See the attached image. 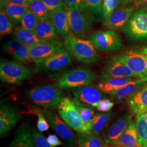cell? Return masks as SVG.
I'll use <instances>...</instances> for the list:
<instances>
[{
    "label": "cell",
    "mask_w": 147,
    "mask_h": 147,
    "mask_svg": "<svg viewBox=\"0 0 147 147\" xmlns=\"http://www.w3.org/2000/svg\"><path fill=\"white\" fill-rule=\"evenodd\" d=\"M62 89L56 85L40 84L36 86L26 93L28 100L33 105L44 109H57L64 98Z\"/></svg>",
    "instance_id": "6da1fadb"
},
{
    "label": "cell",
    "mask_w": 147,
    "mask_h": 147,
    "mask_svg": "<svg viewBox=\"0 0 147 147\" xmlns=\"http://www.w3.org/2000/svg\"><path fill=\"white\" fill-rule=\"evenodd\" d=\"M63 44L65 49L80 62L94 64L101 58L89 40H84L74 34H69L64 38Z\"/></svg>",
    "instance_id": "7a4b0ae2"
},
{
    "label": "cell",
    "mask_w": 147,
    "mask_h": 147,
    "mask_svg": "<svg viewBox=\"0 0 147 147\" xmlns=\"http://www.w3.org/2000/svg\"><path fill=\"white\" fill-rule=\"evenodd\" d=\"M60 117L68 126L78 133H92L82 121L74 101L68 97H64L57 108Z\"/></svg>",
    "instance_id": "3957f363"
},
{
    "label": "cell",
    "mask_w": 147,
    "mask_h": 147,
    "mask_svg": "<svg viewBox=\"0 0 147 147\" xmlns=\"http://www.w3.org/2000/svg\"><path fill=\"white\" fill-rule=\"evenodd\" d=\"M96 79L93 73L84 66L79 67L63 74L56 85L61 89L74 88L90 84Z\"/></svg>",
    "instance_id": "277c9868"
},
{
    "label": "cell",
    "mask_w": 147,
    "mask_h": 147,
    "mask_svg": "<svg viewBox=\"0 0 147 147\" xmlns=\"http://www.w3.org/2000/svg\"><path fill=\"white\" fill-rule=\"evenodd\" d=\"M33 73L23 64L7 60H2L0 64V78L8 84H20L31 79Z\"/></svg>",
    "instance_id": "5b68a950"
},
{
    "label": "cell",
    "mask_w": 147,
    "mask_h": 147,
    "mask_svg": "<svg viewBox=\"0 0 147 147\" xmlns=\"http://www.w3.org/2000/svg\"><path fill=\"white\" fill-rule=\"evenodd\" d=\"M144 82L147 81V56L143 50L131 49L115 56Z\"/></svg>",
    "instance_id": "8992f818"
},
{
    "label": "cell",
    "mask_w": 147,
    "mask_h": 147,
    "mask_svg": "<svg viewBox=\"0 0 147 147\" xmlns=\"http://www.w3.org/2000/svg\"><path fill=\"white\" fill-rule=\"evenodd\" d=\"M95 49L99 53H112L123 47L120 36L113 30L94 32L89 38Z\"/></svg>",
    "instance_id": "52a82bcc"
},
{
    "label": "cell",
    "mask_w": 147,
    "mask_h": 147,
    "mask_svg": "<svg viewBox=\"0 0 147 147\" xmlns=\"http://www.w3.org/2000/svg\"><path fill=\"white\" fill-rule=\"evenodd\" d=\"M122 30L124 33L132 39H147V11L142 8L134 11Z\"/></svg>",
    "instance_id": "ba28073f"
},
{
    "label": "cell",
    "mask_w": 147,
    "mask_h": 147,
    "mask_svg": "<svg viewBox=\"0 0 147 147\" xmlns=\"http://www.w3.org/2000/svg\"><path fill=\"white\" fill-rule=\"evenodd\" d=\"M64 9L68 18L70 30L74 36L84 38L94 21L90 16L73 8L66 7Z\"/></svg>",
    "instance_id": "9c48e42d"
},
{
    "label": "cell",
    "mask_w": 147,
    "mask_h": 147,
    "mask_svg": "<svg viewBox=\"0 0 147 147\" xmlns=\"http://www.w3.org/2000/svg\"><path fill=\"white\" fill-rule=\"evenodd\" d=\"M71 92L75 104L91 108L95 107L97 104L105 97L104 92L90 84L72 88Z\"/></svg>",
    "instance_id": "30bf717a"
},
{
    "label": "cell",
    "mask_w": 147,
    "mask_h": 147,
    "mask_svg": "<svg viewBox=\"0 0 147 147\" xmlns=\"http://www.w3.org/2000/svg\"><path fill=\"white\" fill-rule=\"evenodd\" d=\"M64 49L63 44L54 39L48 42H40L32 45L28 47V52L32 60L36 63L37 66H39L47 58Z\"/></svg>",
    "instance_id": "8fae6325"
},
{
    "label": "cell",
    "mask_w": 147,
    "mask_h": 147,
    "mask_svg": "<svg viewBox=\"0 0 147 147\" xmlns=\"http://www.w3.org/2000/svg\"><path fill=\"white\" fill-rule=\"evenodd\" d=\"M99 77L101 79L116 78L141 79L138 75L134 73L125 64L122 63L115 56H110L106 59L105 65L100 73Z\"/></svg>",
    "instance_id": "7c38bea8"
},
{
    "label": "cell",
    "mask_w": 147,
    "mask_h": 147,
    "mask_svg": "<svg viewBox=\"0 0 147 147\" xmlns=\"http://www.w3.org/2000/svg\"><path fill=\"white\" fill-rule=\"evenodd\" d=\"M38 112L41 113L45 117L49 125L59 136L71 144L76 143V139L73 132L66 123L61 119L55 112L47 109L39 110Z\"/></svg>",
    "instance_id": "4fadbf2b"
},
{
    "label": "cell",
    "mask_w": 147,
    "mask_h": 147,
    "mask_svg": "<svg viewBox=\"0 0 147 147\" xmlns=\"http://www.w3.org/2000/svg\"><path fill=\"white\" fill-rule=\"evenodd\" d=\"M20 114L18 111L10 105L2 103L0 108V136H7L16 125Z\"/></svg>",
    "instance_id": "5bb4252c"
},
{
    "label": "cell",
    "mask_w": 147,
    "mask_h": 147,
    "mask_svg": "<svg viewBox=\"0 0 147 147\" xmlns=\"http://www.w3.org/2000/svg\"><path fill=\"white\" fill-rule=\"evenodd\" d=\"M72 63L69 53L64 49L44 61L38 68L39 71L57 72L70 66Z\"/></svg>",
    "instance_id": "9a60e30c"
},
{
    "label": "cell",
    "mask_w": 147,
    "mask_h": 147,
    "mask_svg": "<svg viewBox=\"0 0 147 147\" xmlns=\"http://www.w3.org/2000/svg\"><path fill=\"white\" fill-rule=\"evenodd\" d=\"M132 115L125 114L115 121L104 134V141L107 144L113 146L132 121Z\"/></svg>",
    "instance_id": "2e32d148"
},
{
    "label": "cell",
    "mask_w": 147,
    "mask_h": 147,
    "mask_svg": "<svg viewBox=\"0 0 147 147\" xmlns=\"http://www.w3.org/2000/svg\"><path fill=\"white\" fill-rule=\"evenodd\" d=\"M134 11V7H123L116 9L107 19L104 20V24L111 30H120L125 26Z\"/></svg>",
    "instance_id": "e0dca14e"
},
{
    "label": "cell",
    "mask_w": 147,
    "mask_h": 147,
    "mask_svg": "<svg viewBox=\"0 0 147 147\" xmlns=\"http://www.w3.org/2000/svg\"><path fill=\"white\" fill-rule=\"evenodd\" d=\"M5 53L19 62H26L32 60L28 52V47L14 39L7 41L2 45Z\"/></svg>",
    "instance_id": "ac0fdd59"
},
{
    "label": "cell",
    "mask_w": 147,
    "mask_h": 147,
    "mask_svg": "<svg viewBox=\"0 0 147 147\" xmlns=\"http://www.w3.org/2000/svg\"><path fill=\"white\" fill-rule=\"evenodd\" d=\"M127 104L132 112L137 117L144 114L147 111V84H144L127 98Z\"/></svg>",
    "instance_id": "d6986e66"
},
{
    "label": "cell",
    "mask_w": 147,
    "mask_h": 147,
    "mask_svg": "<svg viewBox=\"0 0 147 147\" xmlns=\"http://www.w3.org/2000/svg\"><path fill=\"white\" fill-rule=\"evenodd\" d=\"M49 16L56 33L64 38L68 36L70 27L65 9L61 8L51 11Z\"/></svg>",
    "instance_id": "ffe728a7"
},
{
    "label": "cell",
    "mask_w": 147,
    "mask_h": 147,
    "mask_svg": "<svg viewBox=\"0 0 147 147\" xmlns=\"http://www.w3.org/2000/svg\"><path fill=\"white\" fill-rule=\"evenodd\" d=\"M32 127L28 121L17 129L14 139L8 147H33L32 140Z\"/></svg>",
    "instance_id": "44dd1931"
},
{
    "label": "cell",
    "mask_w": 147,
    "mask_h": 147,
    "mask_svg": "<svg viewBox=\"0 0 147 147\" xmlns=\"http://www.w3.org/2000/svg\"><path fill=\"white\" fill-rule=\"evenodd\" d=\"M1 6L5 11L14 25L20 24L21 19L30 9L28 7L20 5L11 2L7 0H1Z\"/></svg>",
    "instance_id": "7402d4cb"
},
{
    "label": "cell",
    "mask_w": 147,
    "mask_h": 147,
    "mask_svg": "<svg viewBox=\"0 0 147 147\" xmlns=\"http://www.w3.org/2000/svg\"><path fill=\"white\" fill-rule=\"evenodd\" d=\"M115 147H141L138 143L136 122L131 121L125 131L113 146Z\"/></svg>",
    "instance_id": "603a6c76"
},
{
    "label": "cell",
    "mask_w": 147,
    "mask_h": 147,
    "mask_svg": "<svg viewBox=\"0 0 147 147\" xmlns=\"http://www.w3.org/2000/svg\"><path fill=\"white\" fill-rule=\"evenodd\" d=\"M136 79L131 78L102 79L96 87L104 93L110 94Z\"/></svg>",
    "instance_id": "cb8c5ba5"
},
{
    "label": "cell",
    "mask_w": 147,
    "mask_h": 147,
    "mask_svg": "<svg viewBox=\"0 0 147 147\" xmlns=\"http://www.w3.org/2000/svg\"><path fill=\"white\" fill-rule=\"evenodd\" d=\"M144 81L141 79H136L111 93L110 95L115 100L118 101L126 98H128L140 89L144 84Z\"/></svg>",
    "instance_id": "d4e9b609"
},
{
    "label": "cell",
    "mask_w": 147,
    "mask_h": 147,
    "mask_svg": "<svg viewBox=\"0 0 147 147\" xmlns=\"http://www.w3.org/2000/svg\"><path fill=\"white\" fill-rule=\"evenodd\" d=\"M34 32L41 42L54 40L56 36L55 29L50 19L39 21Z\"/></svg>",
    "instance_id": "484cf974"
},
{
    "label": "cell",
    "mask_w": 147,
    "mask_h": 147,
    "mask_svg": "<svg viewBox=\"0 0 147 147\" xmlns=\"http://www.w3.org/2000/svg\"><path fill=\"white\" fill-rule=\"evenodd\" d=\"M113 116V113L111 111L96 113L92 123V133L98 136L109 124Z\"/></svg>",
    "instance_id": "4316f807"
},
{
    "label": "cell",
    "mask_w": 147,
    "mask_h": 147,
    "mask_svg": "<svg viewBox=\"0 0 147 147\" xmlns=\"http://www.w3.org/2000/svg\"><path fill=\"white\" fill-rule=\"evenodd\" d=\"M13 34L16 39L28 47L41 42L34 31L27 30L21 27L16 28L13 32Z\"/></svg>",
    "instance_id": "83f0119b"
},
{
    "label": "cell",
    "mask_w": 147,
    "mask_h": 147,
    "mask_svg": "<svg viewBox=\"0 0 147 147\" xmlns=\"http://www.w3.org/2000/svg\"><path fill=\"white\" fill-rule=\"evenodd\" d=\"M89 16L94 22L104 20L102 10L103 0H84Z\"/></svg>",
    "instance_id": "f1b7e54d"
},
{
    "label": "cell",
    "mask_w": 147,
    "mask_h": 147,
    "mask_svg": "<svg viewBox=\"0 0 147 147\" xmlns=\"http://www.w3.org/2000/svg\"><path fill=\"white\" fill-rule=\"evenodd\" d=\"M78 143L80 147H102L106 144L104 141L93 133H78Z\"/></svg>",
    "instance_id": "f546056e"
},
{
    "label": "cell",
    "mask_w": 147,
    "mask_h": 147,
    "mask_svg": "<svg viewBox=\"0 0 147 147\" xmlns=\"http://www.w3.org/2000/svg\"><path fill=\"white\" fill-rule=\"evenodd\" d=\"M136 129L139 145L141 147H147V123L144 114L137 117Z\"/></svg>",
    "instance_id": "4dcf8cb0"
},
{
    "label": "cell",
    "mask_w": 147,
    "mask_h": 147,
    "mask_svg": "<svg viewBox=\"0 0 147 147\" xmlns=\"http://www.w3.org/2000/svg\"><path fill=\"white\" fill-rule=\"evenodd\" d=\"M30 10L35 16H37L40 20L49 19V13L46 6L40 0H34L28 6Z\"/></svg>",
    "instance_id": "1f68e13d"
},
{
    "label": "cell",
    "mask_w": 147,
    "mask_h": 147,
    "mask_svg": "<svg viewBox=\"0 0 147 147\" xmlns=\"http://www.w3.org/2000/svg\"><path fill=\"white\" fill-rule=\"evenodd\" d=\"M75 105L82 121L89 129L92 131V123L95 116L94 111L91 107L80 106L76 104Z\"/></svg>",
    "instance_id": "d6a6232c"
},
{
    "label": "cell",
    "mask_w": 147,
    "mask_h": 147,
    "mask_svg": "<svg viewBox=\"0 0 147 147\" xmlns=\"http://www.w3.org/2000/svg\"><path fill=\"white\" fill-rule=\"evenodd\" d=\"M40 20L31 11H28L24 16L20 22L21 27L27 30L34 31Z\"/></svg>",
    "instance_id": "836d02e7"
},
{
    "label": "cell",
    "mask_w": 147,
    "mask_h": 147,
    "mask_svg": "<svg viewBox=\"0 0 147 147\" xmlns=\"http://www.w3.org/2000/svg\"><path fill=\"white\" fill-rule=\"evenodd\" d=\"M32 140L33 147H56L52 146L43 136L41 132L37 131L34 127H32Z\"/></svg>",
    "instance_id": "e575fe53"
},
{
    "label": "cell",
    "mask_w": 147,
    "mask_h": 147,
    "mask_svg": "<svg viewBox=\"0 0 147 147\" xmlns=\"http://www.w3.org/2000/svg\"><path fill=\"white\" fill-rule=\"evenodd\" d=\"M13 31L12 23L5 14V11L1 8L0 11V33L1 36H6Z\"/></svg>",
    "instance_id": "d590c367"
},
{
    "label": "cell",
    "mask_w": 147,
    "mask_h": 147,
    "mask_svg": "<svg viewBox=\"0 0 147 147\" xmlns=\"http://www.w3.org/2000/svg\"><path fill=\"white\" fill-rule=\"evenodd\" d=\"M119 4V0H103L102 10L104 20L107 19L111 14L116 10Z\"/></svg>",
    "instance_id": "8d00e7d4"
},
{
    "label": "cell",
    "mask_w": 147,
    "mask_h": 147,
    "mask_svg": "<svg viewBox=\"0 0 147 147\" xmlns=\"http://www.w3.org/2000/svg\"><path fill=\"white\" fill-rule=\"evenodd\" d=\"M65 5L89 15L84 0H63Z\"/></svg>",
    "instance_id": "74e56055"
},
{
    "label": "cell",
    "mask_w": 147,
    "mask_h": 147,
    "mask_svg": "<svg viewBox=\"0 0 147 147\" xmlns=\"http://www.w3.org/2000/svg\"><path fill=\"white\" fill-rule=\"evenodd\" d=\"M46 6L49 13L63 8L65 3L63 0H40Z\"/></svg>",
    "instance_id": "f35d334b"
},
{
    "label": "cell",
    "mask_w": 147,
    "mask_h": 147,
    "mask_svg": "<svg viewBox=\"0 0 147 147\" xmlns=\"http://www.w3.org/2000/svg\"><path fill=\"white\" fill-rule=\"evenodd\" d=\"M114 105V102L111 100L106 99H103L100 100L96 106L97 110L100 112H106L110 111L111 109L113 107Z\"/></svg>",
    "instance_id": "ab89813d"
},
{
    "label": "cell",
    "mask_w": 147,
    "mask_h": 147,
    "mask_svg": "<svg viewBox=\"0 0 147 147\" xmlns=\"http://www.w3.org/2000/svg\"><path fill=\"white\" fill-rule=\"evenodd\" d=\"M38 123H37V128L40 132H44L47 131L50 127V125L47 122V120L45 117L42 114L38 112Z\"/></svg>",
    "instance_id": "60d3db41"
},
{
    "label": "cell",
    "mask_w": 147,
    "mask_h": 147,
    "mask_svg": "<svg viewBox=\"0 0 147 147\" xmlns=\"http://www.w3.org/2000/svg\"><path fill=\"white\" fill-rule=\"evenodd\" d=\"M49 142L53 146H57L60 145H63V143L61 142L58 137L55 135H50L47 138Z\"/></svg>",
    "instance_id": "b9f144b4"
},
{
    "label": "cell",
    "mask_w": 147,
    "mask_h": 147,
    "mask_svg": "<svg viewBox=\"0 0 147 147\" xmlns=\"http://www.w3.org/2000/svg\"><path fill=\"white\" fill-rule=\"evenodd\" d=\"M8 1L20 5L28 7L34 0H8Z\"/></svg>",
    "instance_id": "7bdbcfd3"
},
{
    "label": "cell",
    "mask_w": 147,
    "mask_h": 147,
    "mask_svg": "<svg viewBox=\"0 0 147 147\" xmlns=\"http://www.w3.org/2000/svg\"><path fill=\"white\" fill-rule=\"evenodd\" d=\"M143 7V8L145 9L147 11V0H141L140 2Z\"/></svg>",
    "instance_id": "ee69618b"
},
{
    "label": "cell",
    "mask_w": 147,
    "mask_h": 147,
    "mask_svg": "<svg viewBox=\"0 0 147 147\" xmlns=\"http://www.w3.org/2000/svg\"><path fill=\"white\" fill-rule=\"evenodd\" d=\"M131 0H119V5H125L129 3Z\"/></svg>",
    "instance_id": "f6af8a7d"
},
{
    "label": "cell",
    "mask_w": 147,
    "mask_h": 147,
    "mask_svg": "<svg viewBox=\"0 0 147 147\" xmlns=\"http://www.w3.org/2000/svg\"><path fill=\"white\" fill-rule=\"evenodd\" d=\"M143 52L144 53L146 54V55L147 56V47H144V48H143Z\"/></svg>",
    "instance_id": "bcb514c9"
},
{
    "label": "cell",
    "mask_w": 147,
    "mask_h": 147,
    "mask_svg": "<svg viewBox=\"0 0 147 147\" xmlns=\"http://www.w3.org/2000/svg\"><path fill=\"white\" fill-rule=\"evenodd\" d=\"M102 147H113V146H111V145H110V144H105V145L103 146Z\"/></svg>",
    "instance_id": "7dc6e473"
},
{
    "label": "cell",
    "mask_w": 147,
    "mask_h": 147,
    "mask_svg": "<svg viewBox=\"0 0 147 147\" xmlns=\"http://www.w3.org/2000/svg\"><path fill=\"white\" fill-rule=\"evenodd\" d=\"M144 118H145V119H146V122L147 123V111L144 114Z\"/></svg>",
    "instance_id": "c3c4849f"
},
{
    "label": "cell",
    "mask_w": 147,
    "mask_h": 147,
    "mask_svg": "<svg viewBox=\"0 0 147 147\" xmlns=\"http://www.w3.org/2000/svg\"><path fill=\"white\" fill-rule=\"evenodd\" d=\"M135 1L136 2H140L141 0H135Z\"/></svg>",
    "instance_id": "681fc988"
}]
</instances>
